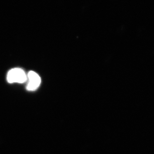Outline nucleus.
<instances>
[{
  "instance_id": "nucleus-1",
  "label": "nucleus",
  "mask_w": 154,
  "mask_h": 154,
  "mask_svg": "<svg viewBox=\"0 0 154 154\" xmlns=\"http://www.w3.org/2000/svg\"><path fill=\"white\" fill-rule=\"evenodd\" d=\"M27 76L25 72L22 69L14 68L9 71L7 75V80L10 83L25 82Z\"/></svg>"
},
{
  "instance_id": "nucleus-2",
  "label": "nucleus",
  "mask_w": 154,
  "mask_h": 154,
  "mask_svg": "<svg viewBox=\"0 0 154 154\" xmlns=\"http://www.w3.org/2000/svg\"><path fill=\"white\" fill-rule=\"evenodd\" d=\"M27 78L28 79V83L26 87L27 90L35 91L41 84V78L36 73L32 71L28 72Z\"/></svg>"
}]
</instances>
